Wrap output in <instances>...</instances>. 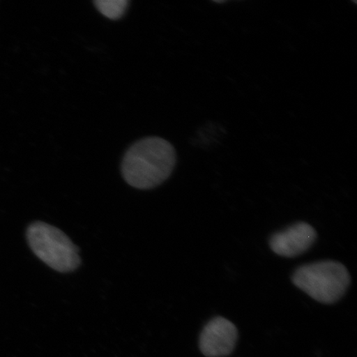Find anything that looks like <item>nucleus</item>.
I'll list each match as a JSON object with an SVG mask.
<instances>
[{
	"label": "nucleus",
	"instance_id": "f257e3e1",
	"mask_svg": "<svg viewBox=\"0 0 357 357\" xmlns=\"http://www.w3.org/2000/svg\"><path fill=\"white\" fill-rule=\"evenodd\" d=\"M176 162L174 146L163 138H144L125 154L122 174L134 188L149 190L162 184L172 175Z\"/></svg>",
	"mask_w": 357,
	"mask_h": 357
},
{
	"label": "nucleus",
	"instance_id": "f03ea898",
	"mask_svg": "<svg viewBox=\"0 0 357 357\" xmlns=\"http://www.w3.org/2000/svg\"><path fill=\"white\" fill-rule=\"evenodd\" d=\"M292 281L314 301L332 305L344 296L351 283V276L342 263L321 261L298 268Z\"/></svg>",
	"mask_w": 357,
	"mask_h": 357
},
{
	"label": "nucleus",
	"instance_id": "7ed1b4c3",
	"mask_svg": "<svg viewBox=\"0 0 357 357\" xmlns=\"http://www.w3.org/2000/svg\"><path fill=\"white\" fill-rule=\"evenodd\" d=\"M26 238L35 255L53 270L66 273L80 264L78 248L55 227L36 222L29 227Z\"/></svg>",
	"mask_w": 357,
	"mask_h": 357
},
{
	"label": "nucleus",
	"instance_id": "20e7f679",
	"mask_svg": "<svg viewBox=\"0 0 357 357\" xmlns=\"http://www.w3.org/2000/svg\"><path fill=\"white\" fill-rule=\"evenodd\" d=\"M238 337V329L233 323L222 317H216L204 326L200 334V351L207 357L229 355L234 350Z\"/></svg>",
	"mask_w": 357,
	"mask_h": 357
},
{
	"label": "nucleus",
	"instance_id": "39448f33",
	"mask_svg": "<svg viewBox=\"0 0 357 357\" xmlns=\"http://www.w3.org/2000/svg\"><path fill=\"white\" fill-rule=\"evenodd\" d=\"M316 239L314 227L309 223L301 222L272 235L270 247L278 256L291 258L306 252Z\"/></svg>",
	"mask_w": 357,
	"mask_h": 357
},
{
	"label": "nucleus",
	"instance_id": "423d86ee",
	"mask_svg": "<svg viewBox=\"0 0 357 357\" xmlns=\"http://www.w3.org/2000/svg\"><path fill=\"white\" fill-rule=\"evenodd\" d=\"M127 0H97L95 4L102 15L110 20L120 19L127 10Z\"/></svg>",
	"mask_w": 357,
	"mask_h": 357
}]
</instances>
